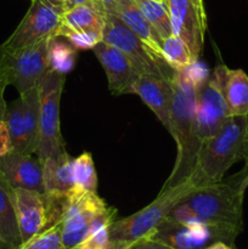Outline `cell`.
<instances>
[{
    "instance_id": "1",
    "label": "cell",
    "mask_w": 248,
    "mask_h": 249,
    "mask_svg": "<svg viewBox=\"0 0 248 249\" xmlns=\"http://www.w3.org/2000/svg\"><path fill=\"white\" fill-rule=\"evenodd\" d=\"M245 191L229 181L197 187L172 209L167 218L181 224H202L216 241L232 245L243 229Z\"/></svg>"
},
{
    "instance_id": "2",
    "label": "cell",
    "mask_w": 248,
    "mask_h": 249,
    "mask_svg": "<svg viewBox=\"0 0 248 249\" xmlns=\"http://www.w3.org/2000/svg\"><path fill=\"white\" fill-rule=\"evenodd\" d=\"M173 102L169 133L177 142V160L169 178L160 191L181 185L189 180L202 140L197 131V82L189 71H175L173 79Z\"/></svg>"
},
{
    "instance_id": "3",
    "label": "cell",
    "mask_w": 248,
    "mask_h": 249,
    "mask_svg": "<svg viewBox=\"0 0 248 249\" xmlns=\"http://www.w3.org/2000/svg\"><path fill=\"white\" fill-rule=\"evenodd\" d=\"M245 142L246 116L229 117L218 133L202 141L187 181L196 189L221 181L225 173L243 160Z\"/></svg>"
},
{
    "instance_id": "4",
    "label": "cell",
    "mask_w": 248,
    "mask_h": 249,
    "mask_svg": "<svg viewBox=\"0 0 248 249\" xmlns=\"http://www.w3.org/2000/svg\"><path fill=\"white\" fill-rule=\"evenodd\" d=\"M117 211L107 206L97 192L74 190L67 195L61 216V236L66 249L78 246L97 226L113 224Z\"/></svg>"
},
{
    "instance_id": "5",
    "label": "cell",
    "mask_w": 248,
    "mask_h": 249,
    "mask_svg": "<svg viewBox=\"0 0 248 249\" xmlns=\"http://www.w3.org/2000/svg\"><path fill=\"white\" fill-rule=\"evenodd\" d=\"M196 187L190 181L160 191L157 198L141 211L114 220L109 228V238L113 246H129L140 240L150 238L159 224L177 203L189 196Z\"/></svg>"
},
{
    "instance_id": "6",
    "label": "cell",
    "mask_w": 248,
    "mask_h": 249,
    "mask_svg": "<svg viewBox=\"0 0 248 249\" xmlns=\"http://www.w3.org/2000/svg\"><path fill=\"white\" fill-rule=\"evenodd\" d=\"M65 79V73L51 70L40 84L39 136L35 153L41 163L66 151L60 126L61 95Z\"/></svg>"
},
{
    "instance_id": "7",
    "label": "cell",
    "mask_w": 248,
    "mask_h": 249,
    "mask_svg": "<svg viewBox=\"0 0 248 249\" xmlns=\"http://www.w3.org/2000/svg\"><path fill=\"white\" fill-rule=\"evenodd\" d=\"M102 41L121 50L129 58L139 74L174 79V68L170 67L164 58L158 56L145 41L130 31L116 15L107 14Z\"/></svg>"
},
{
    "instance_id": "8",
    "label": "cell",
    "mask_w": 248,
    "mask_h": 249,
    "mask_svg": "<svg viewBox=\"0 0 248 249\" xmlns=\"http://www.w3.org/2000/svg\"><path fill=\"white\" fill-rule=\"evenodd\" d=\"M65 14L62 0H32L28 11L0 49L17 51L44 39L57 38V31Z\"/></svg>"
},
{
    "instance_id": "9",
    "label": "cell",
    "mask_w": 248,
    "mask_h": 249,
    "mask_svg": "<svg viewBox=\"0 0 248 249\" xmlns=\"http://www.w3.org/2000/svg\"><path fill=\"white\" fill-rule=\"evenodd\" d=\"M53 38L44 39L34 45L17 51L0 49L6 60L10 74V85L15 87L18 95L40 87L51 68L50 44Z\"/></svg>"
},
{
    "instance_id": "10",
    "label": "cell",
    "mask_w": 248,
    "mask_h": 249,
    "mask_svg": "<svg viewBox=\"0 0 248 249\" xmlns=\"http://www.w3.org/2000/svg\"><path fill=\"white\" fill-rule=\"evenodd\" d=\"M40 87L21 94L18 99L7 105L5 119L14 151L33 155L36 151L39 136Z\"/></svg>"
},
{
    "instance_id": "11",
    "label": "cell",
    "mask_w": 248,
    "mask_h": 249,
    "mask_svg": "<svg viewBox=\"0 0 248 249\" xmlns=\"http://www.w3.org/2000/svg\"><path fill=\"white\" fill-rule=\"evenodd\" d=\"M107 12L94 0L66 11L57 31L75 49H92L102 41Z\"/></svg>"
},
{
    "instance_id": "12",
    "label": "cell",
    "mask_w": 248,
    "mask_h": 249,
    "mask_svg": "<svg viewBox=\"0 0 248 249\" xmlns=\"http://www.w3.org/2000/svg\"><path fill=\"white\" fill-rule=\"evenodd\" d=\"M167 5L173 34L186 43L195 63L198 62L207 27L203 0H167Z\"/></svg>"
},
{
    "instance_id": "13",
    "label": "cell",
    "mask_w": 248,
    "mask_h": 249,
    "mask_svg": "<svg viewBox=\"0 0 248 249\" xmlns=\"http://www.w3.org/2000/svg\"><path fill=\"white\" fill-rule=\"evenodd\" d=\"M229 117L230 111L221 91L215 73L212 72L197 83L196 119L197 131L202 141L218 133Z\"/></svg>"
},
{
    "instance_id": "14",
    "label": "cell",
    "mask_w": 248,
    "mask_h": 249,
    "mask_svg": "<svg viewBox=\"0 0 248 249\" xmlns=\"http://www.w3.org/2000/svg\"><path fill=\"white\" fill-rule=\"evenodd\" d=\"M12 198L22 243L51 226L48 197L45 194L14 187Z\"/></svg>"
},
{
    "instance_id": "15",
    "label": "cell",
    "mask_w": 248,
    "mask_h": 249,
    "mask_svg": "<svg viewBox=\"0 0 248 249\" xmlns=\"http://www.w3.org/2000/svg\"><path fill=\"white\" fill-rule=\"evenodd\" d=\"M91 50L105 70L108 89L112 94H130L131 85L140 74L131 65L129 58L121 50L106 41H100Z\"/></svg>"
},
{
    "instance_id": "16",
    "label": "cell",
    "mask_w": 248,
    "mask_h": 249,
    "mask_svg": "<svg viewBox=\"0 0 248 249\" xmlns=\"http://www.w3.org/2000/svg\"><path fill=\"white\" fill-rule=\"evenodd\" d=\"M150 238L177 249H203L216 242L213 231L202 224H181L165 218Z\"/></svg>"
},
{
    "instance_id": "17",
    "label": "cell",
    "mask_w": 248,
    "mask_h": 249,
    "mask_svg": "<svg viewBox=\"0 0 248 249\" xmlns=\"http://www.w3.org/2000/svg\"><path fill=\"white\" fill-rule=\"evenodd\" d=\"M0 173L12 187L33 190L45 194L43 164L38 157L12 151L0 158Z\"/></svg>"
},
{
    "instance_id": "18",
    "label": "cell",
    "mask_w": 248,
    "mask_h": 249,
    "mask_svg": "<svg viewBox=\"0 0 248 249\" xmlns=\"http://www.w3.org/2000/svg\"><path fill=\"white\" fill-rule=\"evenodd\" d=\"M173 92V80L143 74L139 75L130 89V94L138 95L168 131L170 129Z\"/></svg>"
},
{
    "instance_id": "19",
    "label": "cell",
    "mask_w": 248,
    "mask_h": 249,
    "mask_svg": "<svg viewBox=\"0 0 248 249\" xmlns=\"http://www.w3.org/2000/svg\"><path fill=\"white\" fill-rule=\"evenodd\" d=\"M220 83L221 91L231 116L248 113V75L242 70H230L219 65L213 71Z\"/></svg>"
},
{
    "instance_id": "20",
    "label": "cell",
    "mask_w": 248,
    "mask_h": 249,
    "mask_svg": "<svg viewBox=\"0 0 248 249\" xmlns=\"http://www.w3.org/2000/svg\"><path fill=\"white\" fill-rule=\"evenodd\" d=\"M73 160L67 151L44 160L43 180L45 195L67 196L74 191L73 181Z\"/></svg>"
},
{
    "instance_id": "21",
    "label": "cell",
    "mask_w": 248,
    "mask_h": 249,
    "mask_svg": "<svg viewBox=\"0 0 248 249\" xmlns=\"http://www.w3.org/2000/svg\"><path fill=\"white\" fill-rule=\"evenodd\" d=\"M116 16H118L125 23V26L130 31H133L141 40L145 41L158 56L163 57V40L158 36L157 32L155 31V28L151 26L147 18L143 16V14L134 0H119Z\"/></svg>"
},
{
    "instance_id": "22",
    "label": "cell",
    "mask_w": 248,
    "mask_h": 249,
    "mask_svg": "<svg viewBox=\"0 0 248 249\" xmlns=\"http://www.w3.org/2000/svg\"><path fill=\"white\" fill-rule=\"evenodd\" d=\"M14 187L0 173V243L9 249H18L22 245L16 214H15Z\"/></svg>"
},
{
    "instance_id": "23",
    "label": "cell",
    "mask_w": 248,
    "mask_h": 249,
    "mask_svg": "<svg viewBox=\"0 0 248 249\" xmlns=\"http://www.w3.org/2000/svg\"><path fill=\"white\" fill-rule=\"evenodd\" d=\"M134 1L162 40L172 36V22H170L167 2L156 1V0H134Z\"/></svg>"
},
{
    "instance_id": "24",
    "label": "cell",
    "mask_w": 248,
    "mask_h": 249,
    "mask_svg": "<svg viewBox=\"0 0 248 249\" xmlns=\"http://www.w3.org/2000/svg\"><path fill=\"white\" fill-rule=\"evenodd\" d=\"M74 190L97 192V174L90 152H83L73 160Z\"/></svg>"
},
{
    "instance_id": "25",
    "label": "cell",
    "mask_w": 248,
    "mask_h": 249,
    "mask_svg": "<svg viewBox=\"0 0 248 249\" xmlns=\"http://www.w3.org/2000/svg\"><path fill=\"white\" fill-rule=\"evenodd\" d=\"M162 53L168 65L175 71L186 70L195 63L186 43L174 34L163 40Z\"/></svg>"
},
{
    "instance_id": "26",
    "label": "cell",
    "mask_w": 248,
    "mask_h": 249,
    "mask_svg": "<svg viewBox=\"0 0 248 249\" xmlns=\"http://www.w3.org/2000/svg\"><path fill=\"white\" fill-rule=\"evenodd\" d=\"M18 249H66L61 236V225L56 223L22 243Z\"/></svg>"
},
{
    "instance_id": "27",
    "label": "cell",
    "mask_w": 248,
    "mask_h": 249,
    "mask_svg": "<svg viewBox=\"0 0 248 249\" xmlns=\"http://www.w3.org/2000/svg\"><path fill=\"white\" fill-rule=\"evenodd\" d=\"M74 56L73 50L62 43L56 41V38L51 40L50 44V62L51 68L60 72L66 73L72 68Z\"/></svg>"
},
{
    "instance_id": "28",
    "label": "cell",
    "mask_w": 248,
    "mask_h": 249,
    "mask_svg": "<svg viewBox=\"0 0 248 249\" xmlns=\"http://www.w3.org/2000/svg\"><path fill=\"white\" fill-rule=\"evenodd\" d=\"M112 224H106L94 229L77 249H111L113 245L109 238V228Z\"/></svg>"
},
{
    "instance_id": "29",
    "label": "cell",
    "mask_w": 248,
    "mask_h": 249,
    "mask_svg": "<svg viewBox=\"0 0 248 249\" xmlns=\"http://www.w3.org/2000/svg\"><path fill=\"white\" fill-rule=\"evenodd\" d=\"M14 151L11 135L5 121L0 122V158Z\"/></svg>"
},
{
    "instance_id": "30",
    "label": "cell",
    "mask_w": 248,
    "mask_h": 249,
    "mask_svg": "<svg viewBox=\"0 0 248 249\" xmlns=\"http://www.w3.org/2000/svg\"><path fill=\"white\" fill-rule=\"evenodd\" d=\"M130 246L131 249H177L173 248L170 246L165 245V243L159 242V241H155L152 238H145V240H140L138 242L133 243Z\"/></svg>"
},
{
    "instance_id": "31",
    "label": "cell",
    "mask_w": 248,
    "mask_h": 249,
    "mask_svg": "<svg viewBox=\"0 0 248 249\" xmlns=\"http://www.w3.org/2000/svg\"><path fill=\"white\" fill-rule=\"evenodd\" d=\"M226 181L231 182V184L237 186L242 191H246V189L248 187V164H245V167H243V169L240 173L229 178Z\"/></svg>"
},
{
    "instance_id": "32",
    "label": "cell",
    "mask_w": 248,
    "mask_h": 249,
    "mask_svg": "<svg viewBox=\"0 0 248 249\" xmlns=\"http://www.w3.org/2000/svg\"><path fill=\"white\" fill-rule=\"evenodd\" d=\"M94 1H96L97 4L101 5L107 14L116 15L117 6H118L119 0H94Z\"/></svg>"
},
{
    "instance_id": "33",
    "label": "cell",
    "mask_w": 248,
    "mask_h": 249,
    "mask_svg": "<svg viewBox=\"0 0 248 249\" xmlns=\"http://www.w3.org/2000/svg\"><path fill=\"white\" fill-rule=\"evenodd\" d=\"M4 91L5 88H0V122L5 119V114H6L7 104L4 99Z\"/></svg>"
},
{
    "instance_id": "34",
    "label": "cell",
    "mask_w": 248,
    "mask_h": 249,
    "mask_svg": "<svg viewBox=\"0 0 248 249\" xmlns=\"http://www.w3.org/2000/svg\"><path fill=\"white\" fill-rule=\"evenodd\" d=\"M62 1H63V5H65L66 11H68V10L73 9V7L78 6V5L85 4V2L90 1V0H62Z\"/></svg>"
},
{
    "instance_id": "35",
    "label": "cell",
    "mask_w": 248,
    "mask_h": 249,
    "mask_svg": "<svg viewBox=\"0 0 248 249\" xmlns=\"http://www.w3.org/2000/svg\"><path fill=\"white\" fill-rule=\"evenodd\" d=\"M203 249H233V248L231 247V245H229V243L223 242V241H216V242L211 243V245L207 246V247Z\"/></svg>"
},
{
    "instance_id": "36",
    "label": "cell",
    "mask_w": 248,
    "mask_h": 249,
    "mask_svg": "<svg viewBox=\"0 0 248 249\" xmlns=\"http://www.w3.org/2000/svg\"><path fill=\"white\" fill-rule=\"evenodd\" d=\"M243 160H245V164H248V113L246 114V142L245 153H243Z\"/></svg>"
},
{
    "instance_id": "37",
    "label": "cell",
    "mask_w": 248,
    "mask_h": 249,
    "mask_svg": "<svg viewBox=\"0 0 248 249\" xmlns=\"http://www.w3.org/2000/svg\"><path fill=\"white\" fill-rule=\"evenodd\" d=\"M113 249H131L130 246H113Z\"/></svg>"
},
{
    "instance_id": "38",
    "label": "cell",
    "mask_w": 248,
    "mask_h": 249,
    "mask_svg": "<svg viewBox=\"0 0 248 249\" xmlns=\"http://www.w3.org/2000/svg\"><path fill=\"white\" fill-rule=\"evenodd\" d=\"M156 1H160V2H167V0H156Z\"/></svg>"
},
{
    "instance_id": "39",
    "label": "cell",
    "mask_w": 248,
    "mask_h": 249,
    "mask_svg": "<svg viewBox=\"0 0 248 249\" xmlns=\"http://www.w3.org/2000/svg\"><path fill=\"white\" fill-rule=\"evenodd\" d=\"M111 249H113V248H111Z\"/></svg>"
}]
</instances>
